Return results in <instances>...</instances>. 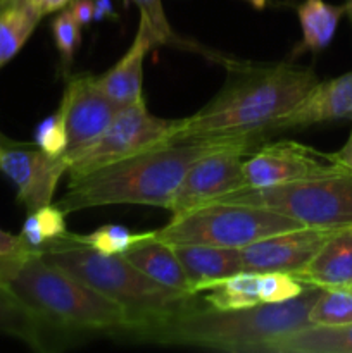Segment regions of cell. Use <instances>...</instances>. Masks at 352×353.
Returning a JSON list of instances; mask_svg holds the SVG:
<instances>
[{
  "label": "cell",
  "instance_id": "6da1fadb",
  "mask_svg": "<svg viewBox=\"0 0 352 353\" xmlns=\"http://www.w3.org/2000/svg\"><path fill=\"white\" fill-rule=\"evenodd\" d=\"M226 69L223 88L195 114L178 119L173 141L262 140L320 81L313 68L293 62H226Z\"/></svg>",
  "mask_w": 352,
  "mask_h": 353
},
{
  "label": "cell",
  "instance_id": "7a4b0ae2",
  "mask_svg": "<svg viewBox=\"0 0 352 353\" xmlns=\"http://www.w3.org/2000/svg\"><path fill=\"white\" fill-rule=\"evenodd\" d=\"M321 292L320 286L307 285L292 300L240 310H217L199 299L179 312L137 327L123 338L230 353H264L278 338L311 326L309 310Z\"/></svg>",
  "mask_w": 352,
  "mask_h": 353
},
{
  "label": "cell",
  "instance_id": "3957f363",
  "mask_svg": "<svg viewBox=\"0 0 352 353\" xmlns=\"http://www.w3.org/2000/svg\"><path fill=\"white\" fill-rule=\"evenodd\" d=\"M235 141L244 140L192 138L147 148L85 176L69 179L68 192L59 199L57 205L66 214L121 203L162 207L168 210L188 169L204 155Z\"/></svg>",
  "mask_w": 352,
  "mask_h": 353
},
{
  "label": "cell",
  "instance_id": "277c9868",
  "mask_svg": "<svg viewBox=\"0 0 352 353\" xmlns=\"http://www.w3.org/2000/svg\"><path fill=\"white\" fill-rule=\"evenodd\" d=\"M7 286L54 331L62 345L64 340L85 334L123 338L135 326L119 303L48 262L40 252L21 262Z\"/></svg>",
  "mask_w": 352,
  "mask_h": 353
},
{
  "label": "cell",
  "instance_id": "5b68a950",
  "mask_svg": "<svg viewBox=\"0 0 352 353\" xmlns=\"http://www.w3.org/2000/svg\"><path fill=\"white\" fill-rule=\"evenodd\" d=\"M40 254L62 271L119 303L135 323L130 331L173 316L199 300L195 293L159 285L138 271L123 255L100 254L86 247L69 231Z\"/></svg>",
  "mask_w": 352,
  "mask_h": 353
},
{
  "label": "cell",
  "instance_id": "8992f818",
  "mask_svg": "<svg viewBox=\"0 0 352 353\" xmlns=\"http://www.w3.org/2000/svg\"><path fill=\"white\" fill-rule=\"evenodd\" d=\"M302 224L275 210L231 202H213L183 216L171 217L161 230H154L155 240L168 245H213L244 248L254 241Z\"/></svg>",
  "mask_w": 352,
  "mask_h": 353
},
{
  "label": "cell",
  "instance_id": "52a82bcc",
  "mask_svg": "<svg viewBox=\"0 0 352 353\" xmlns=\"http://www.w3.org/2000/svg\"><path fill=\"white\" fill-rule=\"evenodd\" d=\"M216 202L262 207L292 217L302 226L340 230L352 226V172L342 169L289 185L237 190Z\"/></svg>",
  "mask_w": 352,
  "mask_h": 353
},
{
  "label": "cell",
  "instance_id": "ba28073f",
  "mask_svg": "<svg viewBox=\"0 0 352 353\" xmlns=\"http://www.w3.org/2000/svg\"><path fill=\"white\" fill-rule=\"evenodd\" d=\"M178 119H162L147 110L145 100L121 107L107 130L69 164V179L173 141Z\"/></svg>",
  "mask_w": 352,
  "mask_h": 353
},
{
  "label": "cell",
  "instance_id": "9c48e42d",
  "mask_svg": "<svg viewBox=\"0 0 352 353\" xmlns=\"http://www.w3.org/2000/svg\"><path fill=\"white\" fill-rule=\"evenodd\" d=\"M255 145L257 141H235L199 159L188 169L173 196L168 209L173 217L192 212L244 188V161Z\"/></svg>",
  "mask_w": 352,
  "mask_h": 353
},
{
  "label": "cell",
  "instance_id": "30bf717a",
  "mask_svg": "<svg viewBox=\"0 0 352 353\" xmlns=\"http://www.w3.org/2000/svg\"><path fill=\"white\" fill-rule=\"evenodd\" d=\"M342 169L345 168L335 161L333 154H324L293 140L273 141L245 157L244 188L289 185L333 174Z\"/></svg>",
  "mask_w": 352,
  "mask_h": 353
},
{
  "label": "cell",
  "instance_id": "8fae6325",
  "mask_svg": "<svg viewBox=\"0 0 352 353\" xmlns=\"http://www.w3.org/2000/svg\"><path fill=\"white\" fill-rule=\"evenodd\" d=\"M61 109L68 133L64 157L71 164L107 130L121 107L93 85V76L78 74L68 79Z\"/></svg>",
  "mask_w": 352,
  "mask_h": 353
},
{
  "label": "cell",
  "instance_id": "7c38bea8",
  "mask_svg": "<svg viewBox=\"0 0 352 353\" xmlns=\"http://www.w3.org/2000/svg\"><path fill=\"white\" fill-rule=\"evenodd\" d=\"M335 231L302 226L254 241L240 248L244 271L300 274Z\"/></svg>",
  "mask_w": 352,
  "mask_h": 353
},
{
  "label": "cell",
  "instance_id": "4fadbf2b",
  "mask_svg": "<svg viewBox=\"0 0 352 353\" xmlns=\"http://www.w3.org/2000/svg\"><path fill=\"white\" fill-rule=\"evenodd\" d=\"M64 155H48L40 148H3L0 171L16 186L17 203L28 212L52 203L55 188L68 172Z\"/></svg>",
  "mask_w": 352,
  "mask_h": 353
},
{
  "label": "cell",
  "instance_id": "5bb4252c",
  "mask_svg": "<svg viewBox=\"0 0 352 353\" xmlns=\"http://www.w3.org/2000/svg\"><path fill=\"white\" fill-rule=\"evenodd\" d=\"M335 121H352V71L326 81H317L307 95L276 123L275 134L292 128H307Z\"/></svg>",
  "mask_w": 352,
  "mask_h": 353
},
{
  "label": "cell",
  "instance_id": "9a60e30c",
  "mask_svg": "<svg viewBox=\"0 0 352 353\" xmlns=\"http://www.w3.org/2000/svg\"><path fill=\"white\" fill-rule=\"evenodd\" d=\"M155 47H157V41L154 40L150 31L140 23L133 43L130 45L126 54L109 71L100 76H93V85L119 107L145 100L141 93L144 61L145 55Z\"/></svg>",
  "mask_w": 352,
  "mask_h": 353
},
{
  "label": "cell",
  "instance_id": "2e32d148",
  "mask_svg": "<svg viewBox=\"0 0 352 353\" xmlns=\"http://www.w3.org/2000/svg\"><path fill=\"white\" fill-rule=\"evenodd\" d=\"M173 248L197 295L244 271L240 248L213 245H173Z\"/></svg>",
  "mask_w": 352,
  "mask_h": 353
},
{
  "label": "cell",
  "instance_id": "e0dca14e",
  "mask_svg": "<svg viewBox=\"0 0 352 353\" xmlns=\"http://www.w3.org/2000/svg\"><path fill=\"white\" fill-rule=\"evenodd\" d=\"M295 278L320 288H349L352 285V226L335 231Z\"/></svg>",
  "mask_w": 352,
  "mask_h": 353
},
{
  "label": "cell",
  "instance_id": "ac0fdd59",
  "mask_svg": "<svg viewBox=\"0 0 352 353\" xmlns=\"http://www.w3.org/2000/svg\"><path fill=\"white\" fill-rule=\"evenodd\" d=\"M0 333L24 341L38 352L57 350L62 343L54 331L6 285H0ZM64 347V345H62Z\"/></svg>",
  "mask_w": 352,
  "mask_h": 353
},
{
  "label": "cell",
  "instance_id": "d6986e66",
  "mask_svg": "<svg viewBox=\"0 0 352 353\" xmlns=\"http://www.w3.org/2000/svg\"><path fill=\"white\" fill-rule=\"evenodd\" d=\"M123 257L159 285L178 292L193 293L185 269L176 257L175 248L164 241L155 240L154 234L131 247L126 254H123Z\"/></svg>",
  "mask_w": 352,
  "mask_h": 353
},
{
  "label": "cell",
  "instance_id": "ffe728a7",
  "mask_svg": "<svg viewBox=\"0 0 352 353\" xmlns=\"http://www.w3.org/2000/svg\"><path fill=\"white\" fill-rule=\"evenodd\" d=\"M349 12V6H333L324 0H304L297 7L300 30H302V40L293 50V55H300L304 52L324 50L333 40L337 33L338 23L342 17Z\"/></svg>",
  "mask_w": 352,
  "mask_h": 353
},
{
  "label": "cell",
  "instance_id": "44dd1931",
  "mask_svg": "<svg viewBox=\"0 0 352 353\" xmlns=\"http://www.w3.org/2000/svg\"><path fill=\"white\" fill-rule=\"evenodd\" d=\"M264 353H352V324L304 327L269 343Z\"/></svg>",
  "mask_w": 352,
  "mask_h": 353
},
{
  "label": "cell",
  "instance_id": "7402d4cb",
  "mask_svg": "<svg viewBox=\"0 0 352 353\" xmlns=\"http://www.w3.org/2000/svg\"><path fill=\"white\" fill-rule=\"evenodd\" d=\"M41 17L26 0H0V68L16 57Z\"/></svg>",
  "mask_w": 352,
  "mask_h": 353
},
{
  "label": "cell",
  "instance_id": "603a6c76",
  "mask_svg": "<svg viewBox=\"0 0 352 353\" xmlns=\"http://www.w3.org/2000/svg\"><path fill=\"white\" fill-rule=\"evenodd\" d=\"M202 300L217 310H240L261 305L257 272L242 271L204 290Z\"/></svg>",
  "mask_w": 352,
  "mask_h": 353
},
{
  "label": "cell",
  "instance_id": "cb8c5ba5",
  "mask_svg": "<svg viewBox=\"0 0 352 353\" xmlns=\"http://www.w3.org/2000/svg\"><path fill=\"white\" fill-rule=\"evenodd\" d=\"M66 216L68 214L57 203L38 207V209L28 212L26 221L21 228V238L26 241L31 250L41 252L68 233Z\"/></svg>",
  "mask_w": 352,
  "mask_h": 353
},
{
  "label": "cell",
  "instance_id": "d4e9b609",
  "mask_svg": "<svg viewBox=\"0 0 352 353\" xmlns=\"http://www.w3.org/2000/svg\"><path fill=\"white\" fill-rule=\"evenodd\" d=\"M311 326L352 324V292L349 288H323L309 310Z\"/></svg>",
  "mask_w": 352,
  "mask_h": 353
},
{
  "label": "cell",
  "instance_id": "484cf974",
  "mask_svg": "<svg viewBox=\"0 0 352 353\" xmlns=\"http://www.w3.org/2000/svg\"><path fill=\"white\" fill-rule=\"evenodd\" d=\"M154 234V231H144V233H133L128 228L119 224H106L100 226L90 234H75L72 236L78 241L85 243L86 247L107 255H123L140 241L147 240Z\"/></svg>",
  "mask_w": 352,
  "mask_h": 353
},
{
  "label": "cell",
  "instance_id": "4316f807",
  "mask_svg": "<svg viewBox=\"0 0 352 353\" xmlns=\"http://www.w3.org/2000/svg\"><path fill=\"white\" fill-rule=\"evenodd\" d=\"M52 33H54L59 55H61L62 68H64V72H68L72 65L76 48L81 43V26L76 23L69 7L61 10L52 21Z\"/></svg>",
  "mask_w": 352,
  "mask_h": 353
},
{
  "label": "cell",
  "instance_id": "83f0119b",
  "mask_svg": "<svg viewBox=\"0 0 352 353\" xmlns=\"http://www.w3.org/2000/svg\"><path fill=\"white\" fill-rule=\"evenodd\" d=\"M35 147L55 157L64 155L68 147V133H66V119L61 105L35 128Z\"/></svg>",
  "mask_w": 352,
  "mask_h": 353
},
{
  "label": "cell",
  "instance_id": "f1b7e54d",
  "mask_svg": "<svg viewBox=\"0 0 352 353\" xmlns=\"http://www.w3.org/2000/svg\"><path fill=\"white\" fill-rule=\"evenodd\" d=\"M140 9V23L150 31L157 45H178L182 43L169 24L168 16L162 7V0H133Z\"/></svg>",
  "mask_w": 352,
  "mask_h": 353
},
{
  "label": "cell",
  "instance_id": "f546056e",
  "mask_svg": "<svg viewBox=\"0 0 352 353\" xmlns=\"http://www.w3.org/2000/svg\"><path fill=\"white\" fill-rule=\"evenodd\" d=\"M307 285L289 272H262L259 274L262 303H280L299 296Z\"/></svg>",
  "mask_w": 352,
  "mask_h": 353
},
{
  "label": "cell",
  "instance_id": "4dcf8cb0",
  "mask_svg": "<svg viewBox=\"0 0 352 353\" xmlns=\"http://www.w3.org/2000/svg\"><path fill=\"white\" fill-rule=\"evenodd\" d=\"M35 254L21 238V234H10L0 230V285H6L16 274L24 259Z\"/></svg>",
  "mask_w": 352,
  "mask_h": 353
},
{
  "label": "cell",
  "instance_id": "1f68e13d",
  "mask_svg": "<svg viewBox=\"0 0 352 353\" xmlns=\"http://www.w3.org/2000/svg\"><path fill=\"white\" fill-rule=\"evenodd\" d=\"M72 16H75L76 23L81 28L88 26L93 21V0H75L69 6Z\"/></svg>",
  "mask_w": 352,
  "mask_h": 353
},
{
  "label": "cell",
  "instance_id": "d6a6232c",
  "mask_svg": "<svg viewBox=\"0 0 352 353\" xmlns=\"http://www.w3.org/2000/svg\"><path fill=\"white\" fill-rule=\"evenodd\" d=\"M333 157L338 164L344 165L345 169H349V171L352 172V131H351V134H349V138H347V141H345L344 147H342L340 150L333 152Z\"/></svg>",
  "mask_w": 352,
  "mask_h": 353
},
{
  "label": "cell",
  "instance_id": "836d02e7",
  "mask_svg": "<svg viewBox=\"0 0 352 353\" xmlns=\"http://www.w3.org/2000/svg\"><path fill=\"white\" fill-rule=\"evenodd\" d=\"M106 17H114L113 0H93V19L102 21Z\"/></svg>",
  "mask_w": 352,
  "mask_h": 353
},
{
  "label": "cell",
  "instance_id": "e575fe53",
  "mask_svg": "<svg viewBox=\"0 0 352 353\" xmlns=\"http://www.w3.org/2000/svg\"><path fill=\"white\" fill-rule=\"evenodd\" d=\"M69 2H71V0H45L43 14L47 16V14H50V12H57V10H62L66 6H68Z\"/></svg>",
  "mask_w": 352,
  "mask_h": 353
},
{
  "label": "cell",
  "instance_id": "d590c367",
  "mask_svg": "<svg viewBox=\"0 0 352 353\" xmlns=\"http://www.w3.org/2000/svg\"><path fill=\"white\" fill-rule=\"evenodd\" d=\"M28 3H30L31 7H33V9H37L38 12L41 14V16H45L43 14V6H45V0H26Z\"/></svg>",
  "mask_w": 352,
  "mask_h": 353
},
{
  "label": "cell",
  "instance_id": "8d00e7d4",
  "mask_svg": "<svg viewBox=\"0 0 352 353\" xmlns=\"http://www.w3.org/2000/svg\"><path fill=\"white\" fill-rule=\"evenodd\" d=\"M245 2H248L252 7H254V9H257V10L264 9L266 7V0H245Z\"/></svg>",
  "mask_w": 352,
  "mask_h": 353
},
{
  "label": "cell",
  "instance_id": "74e56055",
  "mask_svg": "<svg viewBox=\"0 0 352 353\" xmlns=\"http://www.w3.org/2000/svg\"><path fill=\"white\" fill-rule=\"evenodd\" d=\"M347 6H349V12L352 14V0H349V2H347Z\"/></svg>",
  "mask_w": 352,
  "mask_h": 353
},
{
  "label": "cell",
  "instance_id": "f35d334b",
  "mask_svg": "<svg viewBox=\"0 0 352 353\" xmlns=\"http://www.w3.org/2000/svg\"><path fill=\"white\" fill-rule=\"evenodd\" d=\"M2 152H3V147H2V145H0V155H2Z\"/></svg>",
  "mask_w": 352,
  "mask_h": 353
},
{
  "label": "cell",
  "instance_id": "ab89813d",
  "mask_svg": "<svg viewBox=\"0 0 352 353\" xmlns=\"http://www.w3.org/2000/svg\"><path fill=\"white\" fill-rule=\"evenodd\" d=\"M349 290H351V292H352V285H351V286H349Z\"/></svg>",
  "mask_w": 352,
  "mask_h": 353
}]
</instances>
